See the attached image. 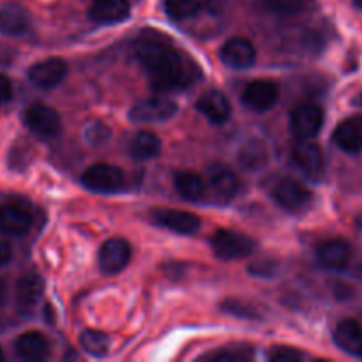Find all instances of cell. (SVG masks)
<instances>
[{
    "instance_id": "obj_8",
    "label": "cell",
    "mask_w": 362,
    "mask_h": 362,
    "mask_svg": "<svg viewBox=\"0 0 362 362\" xmlns=\"http://www.w3.org/2000/svg\"><path fill=\"white\" fill-rule=\"evenodd\" d=\"M131 260V246L126 239L122 237H113V239L106 240L99 250L98 264L103 274H117Z\"/></svg>"
},
{
    "instance_id": "obj_32",
    "label": "cell",
    "mask_w": 362,
    "mask_h": 362,
    "mask_svg": "<svg viewBox=\"0 0 362 362\" xmlns=\"http://www.w3.org/2000/svg\"><path fill=\"white\" fill-rule=\"evenodd\" d=\"M303 352L290 346H276L267 354V359L272 362H297L303 359Z\"/></svg>"
},
{
    "instance_id": "obj_19",
    "label": "cell",
    "mask_w": 362,
    "mask_h": 362,
    "mask_svg": "<svg viewBox=\"0 0 362 362\" xmlns=\"http://www.w3.org/2000/svg\"><path fill=\"white\" fill-rule=\"evenodd\" d=\"M32 18L21 4H6L0 7V32L6 35H21L30 28Z\"/></svg>"
},
{
    "instance_id": "obj_35",
    "label": "cell",
    "mask_w": 362,
    "mask_h": 362,
    "mask_svg": "<svg viewBox=\"0 0 362 362\" xmlns=\"http://www.w3.org/2000/svg\"><path fill=\"white\" fill-rule=\"evenodd\" d=\"M13 98V85H11V80L4 74H0V105L2 103H7Z\"/></svg>"
},
{
    "instance_id": "obj_9",
    "label": "cell",
    "mask_w": 362,
    "mask_h": 362,
    "mask_svg": "<svg viewBox=\"0 0 362 362\" xmlns=\"http://www.w3.org/2000/svg\"><path fill=\"white\" fill-rule=\"evenodd\" d=\"M279 87L271 80H257L246 85L243 92V103L251 112H267L278 103Z\"/></svg>"
},
{
    "instance_id": "obj_40",
    "label": "cell",
    "mask_w": 362,
    "mask_h": 362,
    "mask_svg": "<svg viewBox=\"0 0 362 362\" xmlns=\"http://www.w3.org/2000/svg\"><path fill=\"white\" fill-rule=\"evenodd\" d=\"M357 225H359L361 228H362V214L359 216V218H357Z\"/></svg>"
},
{
    "instance_id": "obj_41",
    "label": "cell",
    "mask_w": 362,
    "mask_h": 362,
    "mask_svg": "<svg viewBox=\"0 0 362 362\" xmlns=\"http://www.w3.org/2000/svg\"><path fill=\"white\" fill-rule=\"evenodd\" d=\"M4 359H6V356H4L2 349H0V362H4Z\"/></svg>"
},
{
    "instance_id": "obj_11",
    "label": "cell",
    "mask_w": 362,
    "mask_h": 362,
    "mask_svg": "<svg viewBox=\"0 0 362 362\" xmlns=\"http://www.w3.org/2000/svg\"><path fill=\"white\" fill-rule=\"evenodd\" d=\"M207 187L216 202L226 204L239 191V179L228 166L212 165L207 170Z\"/></svg>"
},
{
    "instance_id": "obj_26",
    "label": "cell",
    "mask_w": 362,
    "mask_h": 362,
    "mask_svg": "<svg viewBox=\"0 0 362 362\" xmlns=\"http://www.w3.org/2000/svg\"><path fill=\"white\" fill-rule=\"evenodd\" d=\"M267 159V147H265L264 141L260 140H251L250 144H246L239 151V163L243 165V168L246 170L262 168V166H265Z\"/></svg>"
},
{
    "instance_id": "obj_36",
    "label": "cell",
    "mask_w": 362,
    "mask_h": 362,
    "mask_svg": "<svg viewBox=\"0 0 362 362\" xmlns=\"http://www.w3.org/2000/svg\"><path fill=\"white\" fill-rule=\"evenodd\" d=\"M11 257H13V253H11V247L7 246L6 243H0V267H2V265H6L7 262L11 260Z\"/></svg>"
},
{
    "instance_id": "obj_38",
    "label": "cell",
    "mask_w": 362,
    "mask_h": 362,
    "mask_svg": "<svg viewBox=\"0 0 362 362\" xmlns=\"http://www.w3.org/2000/svg\"><path fill=\"white\" fill-rule=\"evenodd\" d=\"M354 105H357V106H362V92L359 95H357L356 99H354Z\"/></svg>"
},
{
    "instance_id": "obj_29",
    "label": "cell",
    "mask_w": 362,
    "mask_h": 362,
    "mask_svg": "<svg viewBox=\"0 0 362 362\" xmlns=\"http://www.w3.org/2000/svg\"><path fill=\"white\" fill-rule=\"evenodd\" d=\"M262 6L279 16H296L310 7L311 0H260Z\"/></svg>"
},
{
    "instance_id": "obj_7",
    "label": "cell",
    "mask_w": 362,
    "mask_h": 362,
    "mask_svg": "<svg viewBox=\"0 0 362 362\" xmlns=\"http://www.w3.org/2000/svg\"><path fill=\"white\" fill-rule=\"evenodd\" d=\"M322 124H324V112L311 103L297 106L290 115V131L299 140H311L317 136L318 131L322 129Z\"/></svg>"
},
{
    "instance_id": "obj_39",
    "label": "cell",
    "mask_w": 362,
    "mask_h": 362,
    "mask_svg": "<svg viewBox=\"0 0 362 362\" xmlns=\"http://www.w3.org/2000/svg\"><path fill=\"white\" fill-rule=\"evenodd\" d=\"M352 2H354V6L359 7V9L362 11V0H352Z\"/></svg>"
},
{
    "instance_id": "obj_1",
    "label": "cell",
    "mask_w": 362,
    "mask_h": 362,
    "mask_svg": "<svg viewBox=\"0 0 362 362\" xmlns=\"http://www.w3.org/2000/svg\"><path fill=\"white\" fill-rule=\"evenodd\" d=\"M136 57L158 92L182 90L200 76L198 64L182 49L175 48L166 37H140Z\"/></svg>"
},
{
    "instance_id": "obj_24",
    "label": "cell",
    "mask_w": 362,
    "mask_h": 362,
    "mask_svg": "<svg viewBox=\"0 0 362 362\" xmlns=\"http://www.w3.org/2000/svg\"><path fill=\"white\" fill-rule=\"evenodd\" d=\"M127 151H129L131 158L138 159V161L154 159L161 152V140L158 134L151 133V131H140L129 140Z\"/></svg>"
},
{
    "instance_id": "obj_5",
    "label": "cell",
    "mask_w": 362,
    "mask_h": 362,
    "mask_svg": "<svg viewBox=\"0 0 362 362\" xmlns=\"http://www.w3.org/2000/svg\"><path fill=\"white\" fill-rule=\"evenodd\" d=\"M23 119L28 131L41 140H52L59 136L60 127H62L59 113L52 106L42 105V103H34L28 106Z\"/></svg>"
},
{
    "instance_id": "obj_30",
    "label": "cell",
    "mask_w": 362,
    "mask_h": 362,
    "mask_svg": "<svg viewBox=\"0 0 362 362\" xmlns=\"http://www.w3.org/2000/svg\"><path fill=\"white\" fill-rule=\"evenodd\" d=\"M221 310L226 311L228 315H232V317L250 318V320H260L262 318V315L258 313L257 308H255L253 304L244 303V300H237V299L223 300Z\"/></svg>"
},
{
    "instance_id": "obj_28",
    "label": "cell",
    "mask_w": 362,
    "mask_h": 362,
    "mask_svg": "<svg viewBox=\"0 0 362 362\" xmlns=\"http://www.w3.org/2000/svg\"><path fill=\"white\" fill-rule=\"evenodd\" d=\"M165 11L173 20H187L200 13L202 0H165Z\"/></svg>"
},
{
    "instance_id": "obj_4",
    "label": "cell",
    "mask_w": 362,
    "mask_h": 362,
    "mask_svg": "<svg viewBox=\"0 0 362 362\" xmlns=\"http://www.w3.org/2000/svg\"><path fill=\"white\" fill-rule=\"evenodd\" d=\"M211 247L214 255L221 260H239L250 257L257 247L251 237L233 230H218L211 239Z\"/></svg>"
},
{
    "instance_id": "obj_17",
    "label": "cell",
    "mask_w": 362,
    "mask_h": 362,
    "mask_svg": "<svg viewBox=\"0 0 362 362\" xmlns=\"http://www.w3.org/2000/svg\"><path fill=\"white\" fill-rule=\"evenodd\" d=\"M197 110L212 124H225L232 115V105L228 98L219 90H207L198 98Z\"/></svg>"
},
{
    "instance_id": "obj_37",
    "label": "cell",
    "mask_w": 362,
    "mask_h": 362,
    "mask_svg": "<svg viewBox=\"0 0 362 362\" xmlns=\"http://www.w3.org/2000/svg\"><path fill=\"white\" fill-rule=\"evenodd\" d=\"M6 290H7L6 281H4V279H0V306H2L4 299H6Z\"/></svg>"
},
{
    "instance_id": "obj_34",
    "label": "cell",
    "mask_w": 362,
    "mask_h": 362,
    "mask_svg": "<svg viewBox=\"0 0 362 362\" xmlns=\"http://www.w3.org/2000/svg\"><path fill=\"white\" fill-rule=\"evenodd\" d=\"M250 274L257 278H274L278 274V262L274 260H260L250 265Z\"/></svg>"
},
{
    "instance_id": "obj_27",
    "label": "cell",
    "mask_w": 362,
    "mask_h": 362,
    "mask_svg": "<svg viewBox=\"0 0 362 362\" xmlns=\"http://www.w3.org/2000/svg\"><path fill=\"white\" fill-rule=\"evenodd\" d=\"M80 345L81 349H83L87 354H90V356L105 357L110 349V338L105 334V332L87 329V331L81 332Z\"/></svg>"
},
{
    "instance_id": "obj_3",
    "label": "cell",
    "mask_w": 362,
    "mask_h": 362,
    "mask_svg": "<svg viewBox=\"0 0 362 362\" xmlns=\"http://www.w3.org/2000/svg\"><path fill=\"white\" fill-rule=\"evenodd\" d=\"M81 182L87 189L94 191V193L112 194L119 193L126 186V175L120 168L113 165H106V163H95V165L88 166L81 175Z\"/></svg>"
},
{
    "instance_id": "obj_22",
    "label": "cell",
    "mask_w": 362,
    "mask_h": 362,
    "mask_svg": "<svg viewBox=\"0 0 362 362\" xmlns=\"http://www.w3.org/2000/svg\"><path fill=\"white\" fill-rule=\"evenodd\" d=\"M14 352L25 361H42L49 354V343L41 332H25L14 341Z\"/></svg>"
},
{
    "instance_id": "obj_14",
    "label": "cell",
    "mask_w": 362,
    "mask_h": 362,
    "mask_svg": "<svg viewBox=\"0 0 362 362\" xmlns=\"http://www.w3.org/2000/svg\"><path fill=\"white\" fill-rule=\"evenodd\" d=\"M219 57H221L223 64L232 69H247L257 60V49L247 39L232 37L223 45Z\"/></svg>"
},
{
    "instance_id": "obj_18",
    "label": "cell",
    "mask_w": 362,
    "mask_h": 362,
    "mask_svg": "<svg viewBox=\"0 0 362 362\" xmlns=\"http://www.w3.org/2000/svg\"><path fill=\"white\" fill-rule=\"evenodd\" d=\"M94 23L115 25L129 16V0H94L88 9Z\"/></svg>"
},
{
    "instance_id": "obj_25",
    "label": "cell",
    "mask_w": 362,
    "mask_h": 362,
    "mask_svg": "<svg viewBox=\"0 0 362 362\" xmlns=\"http://www.w3.org/2000/svg\"><path fill=\"white\" fill-rule=\"evenodd\" d=\"M175 187L180 197L189 202H197L202 200V197L205 194L207 184L194 172H179L175 175Z\"/></svg>"
},
{
    "instance_id": "obj_2",
    "label": "cell",
    "mask_w": 362,
    "mask_h": 362,
    "mask_svg": "<svg viewBox=\"0 0 362 362\" xmlns=\"http://www.w3.org/2000/svg\"><path fill=\"white\" fill-rule=\"evenodd\" d=\"M177 103L166 95H152L134 103L129 110V120L134 124H161L175 117Z\"/></svg>"
},
{
    "instance_id": "obj_20",
    "label": "cell",
    "mask_w": 362,
    "mask_h": 362,
    "mask_svg": "<svg viewBox=\"0 0 362 362\" xmlns=\"http://www.w3.org/2000/svg\"><path fill=\"white\" fill-rule=\"evenodd\" d=\"M317 257L324 267L338 271V269H345L350 262L352 247L343 239H329L318 246Z\"/></svg>"
},
{
    "instance_id": "obj_16",
    "label": "cell",
    "mask_w": 362,
    "mask_h": 362,
    "mask_svg": "<svg viewBox=\"0 0 362 362\" xmlns=\"http://www.w3.org/2000/svg\"><path fill=\"white\" fill-rule=\"evenodd\" d=\"M293 163L311 179H320L324 175V156L317 144L310 140H300L292 151Z\"/></svg>"
},
{
    "instance_id": "obj_12",
    "label": "cell",
    "mask_w": 362,
    "mask_h": 362,
    "mask_svg": "<svg viewBox=\"0 0 362 362\" xmlns=\"http://www.w3.org/2000/svg\"><path fill=\"white\" fill-rule=\"evenodd\" d=\"M32 226V212L20 202H7L0 205V232L6 235H23Z\"/></svg>"
},
{
    "instance_id": "obj_31",
    "label": "cell",
    "mask_w": 362,
    "mask_h": 362,
    "mask_svg": "<svg viewBox=\"0 0 362 362\" xmlns=\"http://www.w3.org/2000/svg\"><path fill=\"white\" fill-rule=\"evenodd\" d=\"M204 359L211 361V362H243L251 359V354L250 352H243V350H219V352L214 354H209L207 357Z\"/></svg>"
},
{
    "instance_id": "obj_21",
    "label": "cell",
    "mask_w": 362,
    "mask_h": 362,
    "mask_svg": "<svg viewBox=\"0 0 362 362\" xmlns=\"http://www.w3.org/2000/svg\"><path fill=\"white\" fill-rule=\"evenodd\" d=\"M334 343L349 356L362 357V325L356 320H343L334 329Z\"/></svg>"
},
{
    "instance_id": "obj_6",
    "label": "cell",
    "mask_w": 362,
    "mask_h": 362,
    "mask_svg": "<svg viewBox=\"0 0 362 362\" xmlns=\"http://www.w3.org/2000/svg\"><path fill=\"white\" fill-rule=\"evenodd\" d=\"M154 225L180 235H193L200 230L202 221L197 214L187 211H175V209H158L151 214Z\"/></svg>"
},
{
    "instance_id": "obj_10",
    "label": "cell",
    "mask_w": 362,
    "mask_h": 362,
    "mask_svg": "<svg viewBox=\"0 0 362 362\" xmlns=\"http://www.w3.org/2000/svg\"><path fill=\"white\" fill-rule=\"evenodd\" d=\"M272 198H274L276 204L281 209H285V211L299 212L310 205L313 194H311V191L308 189V187H304L303 184L286 179L276 184L274 189H272Z\"/></svg>"
},
{
    "instance_id": "obj_15",
    "label": "cell",
    "mask_w": 362,
    "mask_h": 362,
    "mask_svg": "<svg viewBox=\"0 0 362 362\" xmlns=\"http://www.w3.org/2000/svg\"><path fill=\"white\" fill-rule=\"evenodd\" d=\"M45 290V281L37 272H27L16 283V306L23 315H30Z\"/></svg>"
},
{
    "instance_id": "obj_13",
    "label": "cell",
    "mask_w": 362,
    "mask_h": 362,
    "mask_svg": "<svg viewBox=\"0 0 362 362\" xmlns=\"http://www.w3.org/2000/svg\"><path fill=\"white\" fill-rule=\"evenodd\" d=\"M27 74L30 83L35 85V87L53 88L62 83V80L66 78L67 62L64 59H59V57L41 60V62H35L34 66H30Z\"/></svg>"
},
{
    "instance_id": "obj_33",
    "label": "cell",
    "mask_w": 362,
    "mask_h": 362,
    "mask_svg": "<svg viewBox=\"0 0 362 362\" xmlns=\"http://www.w3.org/2000/svg\"><path fill=\"white\" fill-rule=\"evenodd\" d=\"M85 138L88 140V144L103 145L108 141L110 129L103 122H92L90 126H87V129H85Z\"/></svg>"
},
{
    "instance_id": "obj_23",
    "label": "cell",
    "mask_w": 362,
    "mask_h": 362,
    "mask_svg": "<svg viewBox=\"0 0 362 362\" xmlns=\"http://www.w3.org/2000/svg\"><path fill=\"white\" fill-rule=\"evenodd\" d=\"M334 144L349 154L362 151V122L359 119H346L334 129Z\"/></svg>"
}]
</instances>
